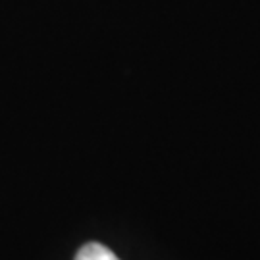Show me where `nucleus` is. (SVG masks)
Returning <instances> with one entry per match:
<instances>
[{
	"label": "nucleus",
	"instance_id": "1",
	"mask_svg": "<svg viewBox=\"0 0 260 260\" xmlns=\"http://www.w3.org/2000/svg\"><path fill=\"white\" fill-rule=\"evenodd\" d=\"M75 260H120V258L108 247H104L101 243H87V245H83L77 251Z\"/></svg>",
	"mask_w": 260,
	"mask_h": 260
}]
</instances>
